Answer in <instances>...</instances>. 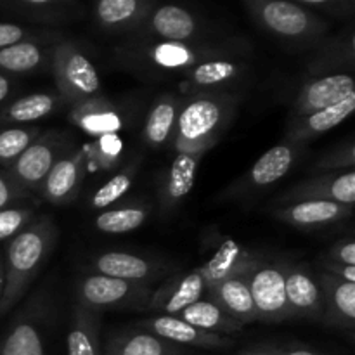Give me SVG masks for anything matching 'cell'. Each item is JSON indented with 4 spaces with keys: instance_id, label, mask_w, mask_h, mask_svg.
<instances>
[{
    "instance_id": "6da1fadb",
    "label": "cell",
    "mask_w": 355,
    "mask_h": 355,
    "mask_svg": "<svg viewBox=\"0 0 355 355\" xmlns=\"http://www.w3.org/2000/svg\"><path fill=\"white\" fill-rule=\"evenodd\" d=\"M58 241V227L49 215L33 218L6 248V277L0 297V319L9 314L26 293Z\"/></svg>"
},
{
    "instance_id": "7a4b0ae2",
    "label": "cell",
    "mask_w": 355,
    "mask_h": 355,
    "mask_svg": "<svg viewBox=\"0 0 355 355\" xmlns=\"http://www.w3.org/2000/svg\"><path fill=\"white\" fill-rule=\"evenodd\" d=\"M238 107V97L232 94L207 90L180 106L173 132L175 153L203 151L214 148L222 137Z\"/></svg>"
},
{
    "instance_id": "3957f363",
    "label": "cell",
    "mask_w": 355,
    "mask_h": 355,
    "mask_svg": "<svg viewBox=\"0 0 355 355\" xmlns=\"http://www.w3.org/2000/svg\"><path fill=\"white\" fill-rule=\"evenodd\" d=\"M263 31L297 47L315 45L329 31V23L318 14L288 0H248L245 3Z\"/></svg>"
},
{
    "instance_id": "277c9868",
    "label": "cell",
    "mask_w": 355,
    "mask_h": 355,
    "mask_svg": "<svg viewBox=\"0 0 355 355\" xmlns=\"http://www.w3.org/2000/svg\"><path fill=\"white\" fill-rule=\"evenodd\" d=\"M51 69L59 97L69 106L101 96V80L96 66L73 42H55L51 51Z\"/></svg>"
},
{
    "instance_id": "5b68a950",
    "label": "cell",
    "mask_w": 355,
    "mask_h": 355,
    "mask_svg": "<svg viewBox=\"0 0 355 355\" xmlns=\"http://www.w3.org/2000/svg\"><path fill=\"white\" fill-rule=\"evenodd\" d=\"M224 52L220 45L193 44V42H156L141 44L121 52L123 59L146 71L187 73L200 62L218 59Z\"/></svg>"
},
{
    "instance_id": "8992f818",
    "label": "cell",
    "mask_w": 355,
    "mask_h": 355,
    "mask_svg": "<svg viewBox=\"0 0 355 355\" xmlns=\"http://www.w3.org/2000/svg\"><path fill=\"white\" fill-rule=\"evenodd\" d=\"M151 297L153 290L148 284L128 283L96 272L76 283V304L96 312L101 309H144Z\"/></svg>"
},
{
    "instance_id": "52a82bcc",
    "label": "cell",
    "mask_w": 355,
    "mask_h": 355,
    "mask_svg": "<svg viewBox=\"0 0 355 355\" xmlns=\"http://www.w3.org/2000/svg\"><path fill=\"white\" fill-rule=\"evenodd\" d=\"M290 263L263 262L250 272V293L257 321L283 322L291 318L286 300V270Z\"/></svg>"
},
{
    "instance_id": "ba28073f",
    "label": "cell",
    "mask_w": 355,
    "mask_h": 355,
    "mask_svg": "<svg viewBox=\"0 0 355 355\" xmlns=\"http://www.w3.org/2000/svg\"><path fill=\"white\" fill-rule=\"evenodd\" d=\"M47 307L44 295H35L28 302L0 340V355H45L44 328Z\"/></svg>"
},
{
    "instance_id": "9c48e42d",
    "label": "cell",
    "mask_w": 355,
    "mask_h": 355,
    "mask_svg": "<svg viewBox=\"0 0 355 355\" xmlns=\"http://www.w3.org/2000/svg\"><path fill=\"white\" fill-rule=\"evenodd\" d=\"M304 151L305 146L291 144V142L270 148L253 163L250 172L229 189L231 193L229 196H245V194L257 193V191L276 184L293 168Z\"/></svg>"
},
{
    "instance_id": "30bf717a",
    "label": "cell",
    "mask_w": 355,
    "mask_h": 355,
    "mask_svg": "<svg viewBox=\"0 0 355 355\" xmlns=\"http://www.w3.org/2000/svg\"><path fill=\"white\" fill-rule=\"evenodd\" d=\"M59 146H61V137L58 134L52 132L42 135L24 149L16 162L10 163L7 175L24 191L40 189L47 173L59 159Z\"/></svg>"
},
{
    "instance_id": "8fae6325",
    "label": "cell",
    "mask_w": 355,
    "mask_h": 355,
    "mask_svg": "<svg viewBox=\"0 0 355 355\" xmlns=\"http://www.w3.org/2000/svg\"><path fill=\"white\" fill-rule=\"evenodd\" d=\"M281 203H300V201H333V203L354 207L355 203V172L322 173L297 184L279 196Z\"/></svg>"
},
{
    "instance_id": "7c38bea8",
    "label": "cell",
    "mask_w": 355,
    "mask_h": 355,
    "mask_svg": "<svg viewBox=\"0 0 355 355\" xmlns=\"http://www.w3.org/2000/svg\"><path fill=\"white\" fill-rule=\"evenodd\" d=\"M355 94V82L349 73H331L311 80L302 87L293 103V118L315 113L342 103Z\"/></svg>"
},
{
    "instance_id": "4fadbf2b",
    "label": "cell",
    "mask_w": 355,
    "mask_h": 355,
    "mask_svg": "<svg viewBox=\"0 0 355 355\" xmlns=\"http://www.w3.org/2000/svg\"><path fill=\"white\" fill-rule=\"evenodd\" d=\"M208 283L200 267L186 274L172 277L159 290L153 291L148 309L163 312V315H177L189 305L207 297Z\"/></svg>"
},
{
    "instance_id": "5bb4252c",
    "label": "cell",
    "mask_w": 355,
    "mask_h": 355,
    "mask_svg": "<svg viewBox=\"0 0 355 355\" xmlns=\"http://www.w3.org/2000/svg\"><path fill=\"white\" fill-rule=\"evenodd\" d=\"M142 328L173 345H189L196 349H229L234 345L231 338L217 333H208L187 324L175 315H156L142 322Z\"/></svg>"
},
{
    "instance_id": "9a60e30c",
    "label": "cell",
    "mask_w": 355,
    "mask_h": 355,
    "mask_svg": "<svg viewBox=\"0 0 355 355\" xmlns=\"http://www.w3.org/2000/svg\"><path fill=\"white\" fill-rule=\"evenodd\" d=\"M205 155L207 153L203 151L177 153L159 189V208L163 214L168 215L175 211L177 207L189 196L196 180L198 165Z\"/></svg>"
},
{
    "instance_id": "2e32d148",
    "label": "cell",
    "mask_w": 355,
    "mask_h": 355,
    "mask_svg": "<svg viewBox=\"0 0 355 355\" xmlns=\"http://www.w3.org/2000/svg\"><path fill=\"white\" fill-rule=\"evenodd\" d=\"M286 300L291 318H309L321 321L324 315L322 291L315 274L304 266H288Z\"/></svg>"
},
{
    "instance_id": "e0dca14e",
    "label": "cell",
    "mask_w": 355,
    "mask_h": 355,
    "mask_svg": "<svg viewBox=\"0 0 355 355\" xmlns=\"http://www.w3.org/2000/svg\"><path fill=\"white\" fill-rule=\"evenodd\" d=\"M85 175V153L76 151L73 155L62 156L40 186L42 198L54 205H64L75 198L80 184Z\"/></svg>"
},
{
    "instance_id": "ac0fdd59",
    "label": "cell",
    "mask_w": 355,
    "mask_h": 355,
    "mask_svg": "<svg viewBox=\"0 0 355 355\" xmlns=\"http://www.w3.org/2000/svg\"><path fill=\"white\" fill-rule=\"evenodd\" d=\"M354 111L355 94L331 107H326V110L315 111V113L311 114H304V116L291 118L290 125H288L286 142L305 146L309 141H314L319 135L326 134V132L333 130L335 127L342 125Z\"/></svg>"
},
{
    "instance_id": "d6986e66",
    "label": "cell",
    "mask_w": 355,
    "mask_h": 355,
    "mask_svg": "<svg viewBox=\"0 0 355 355\" xmlns=\"http://www.w3.org/2000/svg\"><path fill=\"white\" fill-rule=\"evenodd\" d=\"M260 260L262 259H260L259 253L250 252L245 246L236 243L234 239H225L217 246L214 255L203 266H200V269L207 279L208 288H210L220 281L227 279V277L253 270L259 266Z\"/></svg>"
},
{
    "instance_id": "ffe728a7",
    "label": "cell",
    "mask_w": 355,
    "mask_h": 355,
    "mask_svg": "<svg viewBox=\"0 0 355 355\" xmlns=\"http://www.w3.org/2000/svg\"><path fill=\"white\" fill-rule=\"evenodd\" d=\"M250 272L227 277L207 290V300L214 302L234 321L243 326L257 321L252 293H250Z\"/></svg>"
},
{
    "instance_id": "44dd1931",
    "label": "cell",
    "mask_w": 355,
    "mask_h": 355,
    "mask_svg": "<svg viewBox=\"0 0 355 355\" xmlns=\"http://www.w3.org/2000/svg\"><path fill=\"white\" fill-rule=\"evenodd\" d=\"M354 207L333 203V201H300V203L283 205L276 210L281 222L293 227L312 229L338 224L352 215Z\"/></svg>"
},
{
    "instance_id": "7402d4cb",
    "label": "cell",
    "mask_w": 355,
    "mask_h": 355,
    "mask_svg": "<svg viewBox=\"0 0 355 355\" xmlns=\"http://www.w3.org/2000/svg\"><path fill=\"white\" fill-rule=\"evenodd\" d=\"M155 3L148 0H101L94 3V19L103 30L132 31L144 24Z\"/></svg>"
},
{
    "instance_id": "603a6c76",
    "label": "cell",
    "mask_w": 355,
    "mask_h": 355,
    "mask_svg": "<svg viewBox=\"0 0 355 355\" xmlns=\"http://www.w3.org/2000/svg\"><path fill=\"white\" fill-rule=\"evenodd\" d=\"M315 277L322 291V319L338 328L352 329L355 322V283H347L322 270L315 274Z\"/></svg>"
},
{
    "instance_id": "cb8c5ba5",
    "label": "cell",
    "mask_w": 355,
    "mask_h": 355,
    "mask_svg": "<svg viewBox=\"0 0 355 355\" xmlns=\"http://www.w3.org/2000/svg\"><path fill=\"white\" fill-rule=\"evenodd\" d=\"M92 269L101 276L128 281L135 284H146L156 279L162 266L144 257L132 255L125 252H106L92 260Z\"/></svg>"
},
{
    "instance_id": "d4e9b609",
    "label": "cell",
    "mask_w": 355,
    "mask_h": 355,
    "mask_svg": "<svg viewBox=\"0 0 355 355\" xmlns=\"http://www.w3.org/2000/svg\"><path fill=\"white\" fill-rule=\"evenodd\" d=\"M69 120L75 127L94 139L118 134L123 128L121 113L103 96L71 106Z\"/></svg>"
},
{
    "instance_id": "484cf974",
    "label": "cell",
    "mask_w": 355,
    "mask_h": 355,
    "mask_svg": "<svg viewBox=\"0 0 355 355\" xmlns=\"http://www.w3.org/2000/svg\"><path fill=\"white\" fill-rule=\"evenodd\" d=\"M144 23V30L162 42H189L200 30L193 12L179 6L155 7Z\"/></svg>"
},
{
    "instance_id": "4316f807",
    "label": "cell",
    "mask_w": 355,
    "mask_h": 355,
    "mask_svg": "<svg viewBox=\"0 0 355 355\" xmlns=\"http://www.w3.org/2000/svg\"><path fill=\"white\" fill-rule=\"evenodd\" d=\"M245 73L246 66L241 62L234 61V59L218 58L200 62L184 75H186L187 85L191 89H203V92H207L208 89H218V87L239 82Z\"/></svg>"
},
{
    "instance_id": "83f0119b",
    "label": "cell",
    "mask_w": 355,
    "mask_h": 355,
    "mask_svg": "<svg viewBox=\"0 0 355 355\" xmlns=\"http://www.w3.org/2000/svg\"><path fill=\"white\" fill-rule=\"evenodd\" d=\"M66 345L68 355H101L99 315L96 311L75 305Z\"/></svg>"
},
{
    "instance_id": "f1b7e54d",
    "label": "cell",
    "mask_w": 355,
    "mask_h": 355,
    "mask_svg": "<svg viewBox=\"0 0 355 355\" xmlns=\"http://www.w3.org/2000/svg\"><path fill=\"white\" fill-rule=\"evenodd\" d=\"M180 106L182 103L175 96H163L153 104L142 128V139L146 144L159 148L173 137Z\"/></svg>"
},
{
    "instance_id": "f546056e",
    "label": "cell",
    "mask_w": 355,
    "mask_h": 355,
    "mask_svg": "<svg viewBox=\"0 0 355 355\" xmlns=\"http://www.w3.org/2000/svg\"><path fill=\"white\" fill-rule=\"evenodd\" d=\"M180 350V347L165 342L149 331L114 335L106 345V355H179Z\"/></svg>"
},
{
    "instance_id": "4dcf8cb0",
    "label": "cell",
    "mask_w": 355,
    "mask_h": 355,
    "mask_svg": "<svg viewBox=\"0 0 355 355\" xmlns=\"http://www.w3.org/2000/svg\"><path fill=\"white\" fill-rule=\"evenodd\" d=\"M175 318L182 319V321L194 326V328L203 329V331L208 333H217V335L238 333L245 328L241 322L234 321V319H232L231 315L225 314L218 305L207 300V298L186 307L184 311H180Z\"/></svg>"
},
{
    "instance_id": "1f68e13d",
    "label": "cell",
    "mask_w": 355,
    "mask_h": 355,
    "mask_svg": "<svg viewBox=\"0 0 355 355\" xmlns=\"http://www.w3.org/2000/svg\"><path fill=\"white\" fill-rule=\"evenodd\" d=\"M3 7L17 16L44 24L64 23L76 16L75 10L78 9V6L71 0H16L3 3Z\"/></svg>"
},
{
    "instance_id": "d6a6232c",
    "label": "cell",
    "mask_w": 355,
    "mask_h": 355,
    "mask_svg": "<svg viewBox=\"0 0 355 355\" xmlns=\"http://www.w3.org/2000/svg\"><path fill=\"white\" fill-rule=\"evenodd\" d=\"M59 99L61 97L47 92L30 94L3 107L0 118L7 123H31L54 113Z\"/></svg>"
},
{
    "instance_id": "836d02e7",
    "label": "cell",
    "mask_w": 355,
    "mask_h": 355,
    "mask_svg": "<svg viewBox=\"0 0 355 355\" xmlns=\"http://www.w3.org/2000/svg\"><path fill=\"white\" fill-rule=\"evenodd\" d=\"M44 44H49V42L26 40L2 49L0 51V69L9 73L33 71L44 62L45 58L51 59V55H45Z\"/></svg>"
},
{
    "instance_id": "e575fe53",
    "label": "cell",
    "mask_w": 355,
    "mask_h": 355,
    "mask_svg": "<svg viewBox=\"0 0 355 355\" xmlns=\"http://www.w3.org/2000/svg\"><path fill=\"white\" fill-rule=\"evenodd\" d=\"M149 217V208L142 205H128V207L104 210L94 220L96 229L104 234H125L141 227Z\"/></svg>"
},
{
    "instance_id": "d590c367",
    "label": "cell",
    "mask_w": 355,
    "mask_h": 355,
    "mask_svg": "<svg viewBox=\"0 0 355 355\" xmlns=\"http://www.w3.org/2000/svg\"><path fill=\"white\" fill-rule=\"evenodd\" d=\"M135 179V166H128V168L121 170L120 173H116L114 177H111L104 186H101L96 193L90 198L89 205L92 210H106L111 205L116 203L120 198H123L125 194L130 191L132 184Z\"/></svg>"
},
{
    "instance_id": "8d00e7d4",
    "label": "cell",
    "mask_w": 355,
    "mask_h": 355,
    "mask_svg": "<svg viewBox=\"0 0 355 355\" xmlns=\"http://www.w3.org/2000/svg\"><path fill=\"white\" fill-rule=\"evenodd\" d=\"M38 128H6L0 130V163L9 166L10 163L16 162L24 149L37 141L38 137Z\"/></svg>"
},
{
    "instance_id": "74e56055",
    "label": "cell",
    "mask_w": 355,
    "mask_h": 355,
    "mask_svg": "<svg viewBox=\"0 0 355 355\" xmlns=\"http://www.w3.org/2000/svg\"><path fill=\"white\" fill-rule=\"evenodd\" d=\"M33 222V208L9 207L0 210V241L12 239Z\"/></svg>"
},
{
    "instance_id": "f35d334b",
    "label": "cell",
    "mask_w": 355,
    "mask_h": 355,
    "mask_svg": "<svg viewBox=\"0 0 355 355\" xmlns=\"http://www.w3.org/2000/svg\"><path fill=\"white\" fill-rule=\"evenodd\" d=\"M355 165V144L354 141L345 142V144H340L336 148H333L331 151L326 153L321 159L314 165L315 172L328 173L333 170H343V172H349L354 170Z\"/></svg>"
},
{
    "instance_id": "ab89813d",
    "label": "cell",
    "mask_w": 355,
    "mask_h": 355,
    "mask_svg": "<svg viewBox=\"0 0 355 355\" xmlns=\"http://www.w3.org/2000/svg\"><path fill=\"white\" fill-rule=\"evenodd\" d=\"M121 149H123V142L120 135H104V137L96 139L92 144V159L103 168H113L120 159Z\"/></svg>"
},
{
    "instance_id": "60d3db41",
    "label": "cell",
    "mask_w": 355,
    "mask_h": 355,
    "mask_svg": "<svg viewBox=\"0 0 355 355\" xmlns=\"http://www.w3.org/2000/svg\"><path fill=\"white\" fill-rule=\"evenodd\" d=\"M26 40H42V42H54L61 40L59 37L49 33H35V31L28 30V28L21 26L16 23H0V51L6 47H10L14 44Z\"/></svg>"
},
{
    "instance_id": "b9f144b4",
    "label": "cell",
    "mask_w": 355,
    "mask_h": 355,
    "mask_svg": "<svg viewBox=\"0 0 355 355\" xmlns=\"http://www.w3.org/2000/svg\"><path fill=\"white\" fill-rule=\"evenodd\" d=\"M297 3L318 16L331 14V16L342 17L349 16L354 10V2L350 0H297Z\"/></svg>"
},
{
    "instance_id": "7bdbcfd3",
    "label": "cell",
    "mask_w": 355,
    "mask_h": 355,
    "mask_svg": "<svg viewBox=\"0 0 355 355\" xmlns=\"http://www.w3.org/2000/svg\"><path fill=\"white\" fill-rule=\"evenodd\" d=\"M24 196H26V191L17 186L7 173L0 172V210L14 207V203Z\"/></svg>"
},
{
    "instance_id": "ee69618b",
    "label": "cell",
    "mask_w": 355,
    "mask_h": 355,
    "mask_svg": "<svg viewBox=\"0 0 355 355\" xmlns=\"http://www.w3.org/2000/svg\"><path fill=\"white\" fill-rule=\"evenodd\" d=\"M329 260L342 263L347 267H355V243L352 238L342 239L336 243L329 253Z\"/></svg>"
},
{
    "instance_id": "f6af8a7d",
    "label": "cell",
    "mask_w": 355,
    "mask_h": 355,
    "mask_svg": "<svg viewBox=\"0 0 355 355\" xmlns=\"http://www.w3.org/2000/svg\"><path fill=\"white\" fill-rule=\"evenodd\" d=\"M322 272L329 274V276H335L338 279L347 281V283H355V267H347L342 263L335 262V260H322L321 262Z\"/></svg>"
},
{
    "instance_id": "bcb514c9",
    "label": "cell",
    "mask_w": 355,
    "mask_h": 355,
    "mask_svg": "<svg viewBox=\"0 0 355 355\" xmlns=\"http://www.w3.org/2000/svg\"><path fill=\"white\" fill-rule=\"evenodd\" d=\"M274 355H319L307 349H277V347H269Z\"/></svg>"
},
{
    "instance_id": "7dc6e473",
    "label": "cell",
    "mask_w": 355,
    "mask_h": 355,
    "mask_svg": "<svg viewBox=\"0 0 355 355\" xmlns=\"http://www.w3.org/2000/svg\"><path fill=\"white\" fill-rule=\"evenodd\" d=\"M9 92H10V80L7 78L6 75L0 73V103L7 99Z\"/></svg>"
},
{
    "instance_id": "c3c4849f",
    "label": "cell",
    "mask_w": 355,
    "mask_h": 355,
    "mask_svg": "<svg viewBox=\"0 0 355 355\" xmlns=\"http://www.w3.org/2000/svg\"><path fill=\"white\" fill-rule=\"evenodd\" d=\"M239 355H274L270 352V349L267 347V349H248V350H241Z\"/></svg>"
},
{
    "instance_id": "681fc988",
    "label": "cell",
    "mask_w": 355,
    "mask_h": 355,
    "mask_svg": "<svg viewBox=\"0 0 355 355\" xmlns=\"http://www.w3.org/2000/svg\"><path fill=\"white\" fill-rule=\"evenodd\" d=\"M3 277H6V270H3V262L0 260V297H2L3 291Z\"/></svg>"
}]
</instances>
